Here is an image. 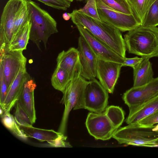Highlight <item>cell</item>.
Instances as JSON below:
<instances>
[{"mask_svg": "<svg viewBox=\"0 0 158 158\" xmlns=\"http://www.w3.org/2000/svg\"><path fill=\"white\" fill-rule=\"evenodd\" d=\"M71 20L76 25L83 26L94 36L107 45L118 54L126 57L127 48L121 31L102 21H97L74 10Z\"/></svg>", "mask_w": 158, "mask_h": 158, "instance_id": "6da1fadb", "label": "cell"}, {"mask_svg": "<svg viewBox=\"0 0 158 158\" xmlns=\"http://www.w3.org/2000/svg\"><path fill=\"white\" fill-rule=\"evenodd\" d=\"M130 53L150 59L158 57V27L142 25L128 31L124 36Z\"/></svg>", "mask_w": 158, "mask_h": 158, "instance_id": "7a4b0ae2", "label": "cell"}, {"mask_svg": "<svg viewBox=\"0 0 158 158\" xmlns=\"http://www.w3.org/2000/svg\"><path fill=\"white\" fill-rule=\"evenodd\" d=\"M29 11V21L31 23L30 40L40 48V43L42 42L46 48L49 37L57 33V23L46 11L37 3L27 0Z\"/></svg>", "mask_w": 158, "mask_h": 158, "instance_id": "3957f363", "label": "cell"}, {"mask_svg": "<svg viewBox=\"0 0 158 158\" xmlns=\"http://www.w3.org/2000/svg\"><path fill=\"white\" fill-rule=\"evenodd\" d=\"M119 128L112 138L120 144L138 146L158 147V131H154L155 125L144 126L137 123Z\"/></svg>", "mask_w": 158, "mask_h": 158, "instance_id": "277c9868", "label": "cell"}, {"mask_svg": "<svg viewBox=\"0 0 158 158\" xmlns=\"http://www.w3.org/2000/svg\"><path fill=\"white\" fill-rule=\"evenodd\" d=\"M89 81L82 77L80 74L75 75L70 80L62 92L60 102L65 107L58 131L65 134L69 113L72 109H84V94Z\"/></svg>", "mask_w": 158, "mask_h": 158, "instance_id": "5b68a950", "label": "cell"}, {"mask_svg": "<svg viewBox=\"0 0 158 158\" xmlns=\"http://www.w3.org/2000/svg\"><path fill=\"white\" fill-rule=\"evenodd\" d=\"M26 0H9L4 6L1 17L0 52L5 53L14 36L16 14Z\"/></svg>", "mask_w": 158, "mask_h": 158, "instance_id": "8992f818", "label": "cell"}, {"mask_svg": "<svg viewBox=\"0 0 158 158\" xmlns=\"http://www.w3.org/2000/svg\"><path fill=\"white\" fill-rule=\"evenodd\" d=\"M96 2L101 20L121 31H128L141 25L133 14L127 15L116 11L106 6L101 0H96Z\"/></svg>", "mask_w": 158, "mask_h": 158, "instance_id": "52a82bcc", "label": "cell"}, {"mask_svg": "<svg viewBox=\"0 0 158 158\" xmlns=\"http://www.w3.org/2000/svg\"><path fill=\"white\" fill-rule=\"evenodd\" d=\"M108 92L95 78L89 81L85 89L84 109L92 112L101 113L107 106Z\"/></svg>", "mask_w": 158, "mask_h": 158, "instance_id": "ba28073f", "label": "cell"}, {"mask_svg": "<svg viewBox=\"0 0 158 158\" xmlns=\"http://www.w3.org/2000/svg\"><path fill=\"white\" fill-rule=\"evenodd\" d=\"M85 124L89 133L96 139L108 140L117 130L105 111L89 113Z\"/></svg>", "mask_w": 158, "mask_h": 158, "instance_id": "9c48e42d", "label": "cell"}, {"mask_svg": "<svg viewBox=\"0 0 158 158\" xmlns=\"http://www.w3.org/2000/svg\"><path fill=\"white\" fill-rule=\"evenodd\" d=\"M158 95V77L144 85L131 87L124 94L123 99L129 110L136 108Z\"/></svg>", "mask_w": 158, "mask_h": 158, "instance_id": "30bf717a", "label": "cell"}, {"mask_svg": "<svg viewBox=\"0 0 158 158\" xmlns=\"http://www.w3.org/2000/svg\"><path fill=\"white\" fill-rule=\"evenodd\" d=\"M76 26L80 35L87 42L98 59L121 64L123 63L125 58L120 56L107 45L94 36L83 26L79 25Z\"/></svg>", "mask_w": 158, "mask_h": 158, "instance_id": "8fae6325", "label": "cell"}, {"mask_svg": "<svg viewBox=\"0 0 158 158\" xmlns=\"http://www.w3.org/2000/svg\"><path fill=\"white\" fill-rule=\"evenodd\" d=\"M77 49L81 67V76L89 81L95 78L98 57L85 40L81 35L78 38Z\"/></svg>", "mask_w": 158, "mask_h": 158, "instance_id": "7c38bea8", "label": "cell"}, {"mask_svg": "<svg viewBox=\"0 0 158 158\" xmlns=\"http://www.w3.org/2000/svg\"><path fill=\"white\" fill-rule=\"evenodd\" d=\"M122 67L120 63L98 58L96 77L108 93H113Z\"/></svg>", "mask_w": 158, "mask_h": 158, "instance_id": "4fadbf2b", "label": "cell"}, {"mask_svg": "<svg viewBox=\"0 0 158 158\" xmlns=\"http://www.w3.org/2000/svg\"><path fill=\"white\" fill-rule=\"evenodd\" d=\"M23 52L9 50L0 56V62L2 64L8 90L19 70L26 66L27 59Z\"/></svg>", "mask_w": 158, "mask_h": 158, "instance_id": "5bb4252c", "label": "cell"}, {"mask_svg": "<svg viewBox=\"0 0 158 158\" xmlns=\"http://www.w3.org/2000/svg\"><path fill=\"white\" fill-rule=\"evenodd\" d=\"M36 87L34 81L27 73L17 101L21 107L28 115L33 124L35 123L36 119L34 95Z\"/></svg>", "mask_w": 158, "mask_h": 158, "instance_id": "9a60e30c", "label": "cell"}, {"mask_svg": "<svg viewBox=\"0 0 158 158\" xmlns=\"http://www.w3.org/2000/svg\"><path fill=\"white\" fill-rule=\"evenodd\" d=\"M56 61L57 66L66 70L71 79L75 75L81 74V67L77 49L71 47L66 51H63L58 55Z\"/></svg>", "mask_w": 158, "mask_h": 158, "instance_id": "2e32d148", "label": "cell"}, {"mask_svg": "<svg viewBox=\"0 0 158 158\" xmlns=\"http://www.w3.org/2000/svg\"><path fill=\"white\" fill-rule=\"evenodd\" d=\"M27 73L26 67L22 68L19 70L12 82L3 103L0 106L3 110L4 113L10 112L18 101Z\"/></svg>", "mask_w": 158, "mask_h": 158, "instance_id": "e0dca14e", "label": "cell"}, {"mask_svg": "<svg viewBox=\"0 0 158 158\" xmlns=\"http://www.w3.org/2000/svg\"><path fill=\"white\" fill-rule=\"evenodd\" d=\"M129 110L126 123L128 124L137 123L158 110V95L136 108Z\"/></svg>", "mask_w": 158, "mask_h": 158, "instance_id": "ac0fdd59", "label": "cell"}, {"mask_svg": "<svg viewBox=\"0 0 158 158\" xmlns=\"http://www.w3.org/2000/svg\"><path fill=\"white\" fill-rule=\"evenodd\" d=\"M133 69L134 87L146 84L154 78L152 64L149 59L143 58Z\"/></svg>", "mask_w": 158, "mask_h": 158, "instance_id": "d6986e66", "label": "cell"}, {"mask_svg": "<svg viewBox=\"0 0 158 158\" xmlns=\"http://www.w3.org/2000/svg\"><path fill=\"white\" fill-rule=\"evenodd\" d=\"M19 126L28 137L35 138L41 142L53 140L61 133L53 130L39 128L32 126Z\"/></svg>", "mask_w": 158, "mask_h": 158, "instance_id": "ffe728a7", "label": "cell"}, {"mask_svg": "<svg viewBox=\"0 0 158 158\" xmlns=\"http://www.w3.org/2000/svg\"><path fill=\"white\" fill-rule=\"evenodd\" d=\"M31 27L29 21L25 24L14 36L9 49L10 51H21L26 49L29 40Z\"/></svg>", "mask_w": 158, "mask_h": 158, "instance_id": "44dd1931", "label": "cell"}, {"mask_svg": "<svg viewBox=\"0 0 158 158\" xmlns=\"http://www.w3.org/2000/svg\"><path fill=\"white\" fill-rule=\"evenodd\" d=\"M156 0H127L132 14L141 25L146 14L152 4Z\"/></svg>", "mask_w": 158, "mask_h": 158, "instance_id": "7402d4cb", "label": "cell"}, {"mask_svg": "<svg viewBox=\"0 0 158 158\" xmlns=\"http://www.w3.org/2000/svg\"><path fill=\"white\" fill-rule=\"evenodd\" d=\"M71 80L66 70L57 66L52 76L51 82L55 89L63 92Z\"/></svg>", "mask_w": 158, "mask_h": 158, "instance_id": "603a6c76", "label": "cell"}, {"mask_svg": "<svg viewBox=\"0 0 158 158\" xmlns=\"http://www.w3.org/2000/svg\"><path fill=\"white\" fill-rule=\"evenodd\" d=\"M1 118L4 125L15 135L22 139H27L28 137L21 129L14 116L10 112L4 113Z\"/></svg>", "mask_w": 158, "mask_h": 158, "instance_id": "cb8c5ba5", "label": "cell"}, {"mask_svg": "<svg viewBox=\"0 0 158 158\" xmlns=\"http://www.w3.org/2000/svg\"><path fill=\"white\" fill-rule=\"evenodd\" d=\"M105 112L117 130L123 123L125 118V113L119 106L111 105L107 106Z\"/></svg>", "mask_w": 158, "mask_h": 158, "instance_id": "d4e9b609", "label": "cell"}, {"mask_svg": "<svg viewBox=\"0 0 158 158\" xmlns=\"http://www.w3.org/2000/svg\"><path fill=\"white\" fill-rule=\"evenodd\" d=\"M29 21V11L27 0H26L16 14L14 36L22 27Z\"/></svg>", "mask_w": 158, "mask_h": 158, "instance_id": "484cf974", "label": "cell"}, {"mask_svg": "<svg viewBox=\"0 0 158 158\" xmlns=\"http://www.w3.org/2000/svg\"><path fill=\"white\" fill-rule=\"evenodd\" d=\"M142 25L150 27L158 26V0H156L150 7Z\"/></svg>", "mask_w": 158, "mask_h": 158, "instance_id": "4316f807", "label": "cell"}, {"mask_svg": "<svg viewBox=\"0 0 158 158\" xmlns=\"http://www.w3.org/2000/svg\"><path fill=\"white\" fill-rule=\"evenodd\" d=\"M105 4L116 11L127 15L132 14L127 0H101Z\"/></svg>", "mask_w": 158, "mask_h": 158, "instance_id": "83f0119b", "label": "cell"}, {"mask_svg": "<svg viewBox=\"0 0 158 158\" xmlns=\"http://www.w3.org/2000/svg\"><path fill=\"white\" fill-rule=\"evenodd\" d=\"M78 10L97 21H101L98 13L96 0H89L85 6Z\"/></svg>", "mask_w": 158, "mask_h": 158, "instance_id": "f1b7e54d", "label": "cell"}, {"mask_svg": "<svg viewBox=\"0 0 158 158\" xmlns=\"http://www.w3.org/2000/svg\"><path fill=\"white\" fill-rule=\"evenodd\" d=\"M15 109L14 117L19 125L32 126L31 119L19 104L18 102L15 104Z\"/></svg>", "mask_w": 158, "mask_h": 158, "instance_id": "f546056e", "label": "cell"}, {"mask_svg": "<svg viewBox=\"0 0 158 158\" xmlns=\"http://www.w3.org/2000/svg\"><path fill=\"white\" fill-rule=\"evenodd\" d=\"M46 5L59 10H66L71 5L70 0H36Z\"/></svg>", "mask_w": 158, "mask_h": 158, "instance_id": "4dcf8cb0", "label": "cell"}, {"mask_svg": "<svg viewBox=\"0 0 158 158\" xmlns=\"http://www.w3.org/2000/svg\"><path fill=\"white\" fill-rule=\"evenodd\" d=\"M8 91L5 79L2 63H0V104L2 106L5 100Z\"/></svg>", "mask_w": 158, "mask_h": 158, "instance_id": "1f68e13d", "label": "cell"}, {"mask_svg": "<svg viewBox=\"0 0 158 158\" xmlns=\"http://www.w3.org/2000/svg\"><path fill=\"white\" fill-rule=\"evenodd\" d=\"M67 137L64 134L61 133L59 136L55 139L48 141L49 146L55 147H72L69 143L66 141Z\"/></svg>", "mask_w": 158, "mask_h": 158, "instance_id": "d6a6232c", "label": "cell"}, {"mask_svg": "<svg viewBox=\"0 0 158 158\" xmlns=\"http://www.w3.org/2000/svg\"><path fill=\"white\" fill-rule=\"evenodd\" d=\"M136 123L144 126H152L158 123V110Z\"/></svg>", "mask_w": 158, "mask_h": 158, "instance_id": "836d02e7", "label": "cell"}, {"mask_svg": "<svg viewBox=\"0 0 158 158\" xmlns=\"http://www.w3.org/2000/svg\"><path fill=\"white\" fill-rule=\"evenodd\" d=\"M143 58L136 56L133 58H125L123 63L122 64L123 66H129L134 68L141 62Z\"/></svg>", "mask_w": 158, "mask_h": 158, "instance_id": "e575fe53", "label": "cell"}, {"mask_svg": "<svg viewBox=\"0 0 158 158\" xmlns=\"http://www.w3.org/2000/svg\"><path fill=\"white\" fill-rule=\"evenodd\" d=\"M62 17L64 20H68L71 18V14L67 12L64 13L63 14Z\"/></svg>", "mask_w": 158, "mask_h": 158, "instance_id": "d590c367", "label": "cell"}, {"mask_svg": "<svg viewBox=\"0 0 158 158\" xmlns=\"http://www.w3.org/2000/svg\"><path fill=\"white\" fill-rule=\"evenodd\" d=\"M153 129L154 131H158V124L157 125L155 126Z\"/></svg>", "mask_w": 158, "mask_h": 158, "instance_id": "8d00e7d4", "label": "cell"}, {"mask_svg": "<svg viewBox=\"0 0 158 158\" xmlns=\"http://www.w3.org/2000/svg\"><path fill=\"white\" fill-rule=\"evenodd\" d=\"M72 2H73L74 0H70Z\"/></svg>", "mask_w": 158, "mask_h": 158, "instance_id": "74e56055", "label": "cell"}, {"mask_svg": "<svg viewBox=\"0 0 158 158\" xmlns=\"http://www.w3.org/2000/svg\"><path fill=\"white\" fill-rule=\"evenodd\" d=\"M77 0L79 1H83L84 0Z\"/></svg>", "mask_w": 158, "mask_h": 158, "instance_id": "f35d334b", "label": "cell"}, {"mask_svg": "<svg viewBox=\"0 0 158 158\" xmlns=\"http://www.w3.org/2000/svg\"><path fill=\"white\" fill-rule=\"evenodd\" d=\"M89 0H85V1L86 2H87V1H88Z\"/></svg>", "mask_w": 158, "mask_h": 158, "instance_id": "ab89813d", "label": "cell"}]
</instances>
